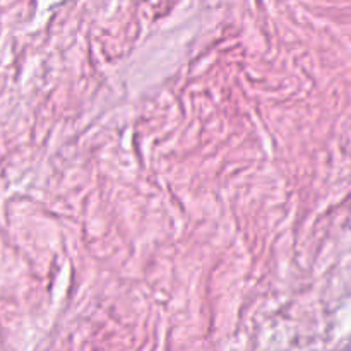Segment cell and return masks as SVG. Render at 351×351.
<instances>
[]
</instances>
